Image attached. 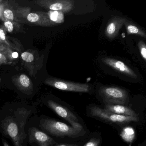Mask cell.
<instances>
[{
  "label": "cell",
  "instance_id": "cell-16",
  "mask_svg": "<svg viewBox=\"0 0 146 146\" xmlns=\"http://www.w3.org/2000/svg\"><path fill=\"white\" fill-rule=\"evenodd\" d=\"M100 143L99 138L92 137L84 146H99Z\"/></svg>",
  "mask_w": 146,
  "mask_h": 146
},
{
  "label": "cell",
  "instance_id": "cell-21",
  "mask_svg": "<svg viewBox=\"0 0 146 146\" xmlns=\"http://www.w3.org/2000/svg\"><path fill=\"white\" fill-rule=\"evenodd\" d=\"M0 39L2 40H5V35L2 29H0Z\"/></svg>",
  "mask_w": 146,
  "mask_h": 146
},
{
  "label": "cell",
  "instance_id": "cell-4",
  "mask_svg": "<svg viewBox=\"0 0 146 146\" xmlns=\"http://www.w3.org/2000/svg\"><path fill=\"white\" fill-rule=\"evenodd\" d=\"M92 116L97 117L108 122L117 124H125L138 121L137 117L123 116L111 113L99 107L94 106L90 108Z\"/></svg>",
  "mask_w": 146,
  "mask_h": 146
},
{
  "label": "cell",
  "instance_id": "cell-24",
  "mask_svg": "<svg viewBox=\"0 0 146 146\" xmlns=\"http://www.w3.org/2000/svg\"><path fill=\"white\" fill-rule=\"evenodd\" d=\"M3 144H4V146H10L9 145V144L7 143V142L5 141H3Z\"/></svg>",
  "mask_w": 146,
  "mask_h": 146
},
{
  "label": "cell",
  "instance_id": "cell-22",
  "mask_svg": "<svg viewBox=\"0 0 146 146\" xmlns=\"http://www.w3.org/2000/svg\"><path fill=\"white\" fill-rule=\"evenodd\" d=\"M57 146H79L77 144H63L58 145Z\"/></svg>",
  "mask_w": 146,
  "mask_h": 146
},
{
  "label": "cell",
  "instance_id": "cell-7",
  "mask_svg": "<svg viewBox=\"0 0 146 146\" xmlns=\"http://www.w3.org/2000/svg\"><path fill=\"white\" fill-rule=\"evenodd\" d=\"M53 86L60 90L72 92L87 93L90 90L88 84L60 80H56L53 82Z\"/></svg>",
  "mask_w": 146,
  "mask_h": 146
},
{
  "label": "cell",
  "instance_id": "cell-25",
  "mask_svg": "<svg viewBox=\"0 0 146 146\" xmlns=\"http://www.w3.org/2000/svg\"><path fill=\"white\" fill-rule=\"evenodd\" d=\"M1 57H2V54L0 53V60L1 59Z\"/></svg>",
  "mask_w": 146,
  "mask_h": 146
},
{
  "label": "cell",
  "instance_id": "cell-19",
  "mask_svg": "<svg viewBox=\"0 0 146 146\" xmlns=\"http://www.w3.org/2000/svg\"><path fill=\"white\" fill-rule=\"evenodd\" d=\"M4 16L5 18L9 21H12L14 19V15L13 13L11 10H6L4 12Z\"/></svg>",
  "mask_w": 146,
  "mask_h": 146
},
{
  "label": "cell",
  "instance_id": "cell-23",
  "mask_svg": "<svg viewBox=\"0 0 146 146\" xmlns=\"http://www.w3.org/2000/svg\"><path fill=\"white\" fill-rule=\"evenodd\" d=\"M19 54L17 52H14L12 54V56L13 58H17L18 57Z\"/></svg>",
  "mask_w": 146,
  "mask_h": 146
},
{
  "label": "cell",
  "instance_id": "cell-2",
  "mask_svg": "<svg viewBox=\"0 0 146 146\" xmlns=\"http://www.w3.org/2000/svg\"><path fill=\"white\" fill-rule=\"evenodd\" d=\"M40 126L44 130L57 137H77L84 135L82 131L54 119H46L40 121Z\"/></svg>",
  "mask_w": 146,
  "mask_h": 146
},
{
  "label": "cell",
  "instance_id": "cell-10",
  "mask_svg": "<svg viewBox=\"0 0 146 146\" xmlns=\"http://www.w3.org/2000/svg\"><path fill=\"white\" fill-rule=\"evenodd\" d=\"M104 110L109 112L123 116L137 117V113L130 108L123 105H106Z\"/></svg>",
  "mask_w": 146,
  "mask_h": 146
},
{
  "label": "cell",
  "instance_id": "cell-8",
  "mask_svg": "<svg viewBox=\"0 0 146 146\" xmlns=\"http://www.w3.org/2000/svg\"><path fill=\"white\" fill-rule=\"evenodd\" d=\"M102 60L107 65L122 74L135 79L137 78L135 72L122 61L110 58H103Z\"/></svg>",
  "mask_w": 146,
  "mask_h": 146
},
{
  "label": "cell",
  "instance_id": "cell-3",
  "mask_svg": "<svg viewBox=\"0 0 146 146\" xmlns=\"http://www.w3.org/2000/svg\"><path fill=\"white\" fill-rule=\"evenodd\" d=\"M99 93L107 105L123 106L126 104L128 100L127 91L118 87H101Z\"/></svg>",
  "mask_w": 146,
  "mask_h": 146
},
{
  "label": "cell",
  "instance_id": "cell-17",
  "mask_svg": "<svg viewBox=\"0 0 146 146\" xmlns=\"http://www.w3.org/2000/svg\"><path fill=\"white\" fill-rule=\"evenodd\" d=\"M22 58L23 60L27 62H31L34 59V56L32 54L28 52H25L22 54Z\"/></svg>",
  "mask_w": 146,
  "mask_h": 146
},
{
  "label": "cell",
  "instance_id": "cell-6",
  "mask_svg": "<svg viewBox=\"0 0 146 146\" xmlns=\"http://www.w3.org/2000/svg\"><path fill=\"white\" fill-rule=\"evenodd\" d=\"M127 19L119 16H114L108 22L105 29V35L108 39L112 40L117 37L121 28L124 25Z\"/></svg>",
  "mask_w": 146,
  "mask_h": 146
},
{
  "label": "cell",
  "instance_id": "cell-12",
  "mask_svg": "<svg viewBox=\"0 0 146 146\" xmlns=\"http://www.w3.org/2000/svg\"><path fill=\"white\" fill-rule=\"evenodd\" d=\"M120 136L125 141L131 143L135 136V130L130 126L125 127L121 131Z\"/></svg>",
  "mask_w": 146,
  "mask_h": 146
},
{
  "label": "cell",
  "instance_id": "cell-18",
  "mask_svg": "<svg viewBox=\"0 0 146 146\" xmlns=\"http://www.w3.org/2000/svg\"><path fill=\"white\" fill-rule=\"evenodd\" d=\"M28 21L31 23H35L39 20V17L37 14L35 13H31L28 15L27 17Z\"/></svg>",
  "mask_w": 146,
  "mask_h": 146
},
{
  "label": "cell",
  "instance_id": "cell-11",
  "mask_svg": "<svg viewBox=\"0 0 146 146\" xmlns=\"http://www.w3.org/2000/svg\"><path fill=\"white\" fill-rule=\"evenodd\" d=\"M124 25L128 35H136L146 39V33L134 23L127 20Z\"/></svg>",
  "mask_w": 146,
  "mask_h": 146
},
{
  "label": "cell",
  "instance_id": "cell-9",
  "mask_svg": "<svg viewBox=\"0 0 146 146\" xmlns=\"http://www.w3.org/2000/svg\"><path fill=\"white\" fill-rule=\"evenodd\" d=\"M29 135L30 141L36 143L39 146H50L55 143L52 137L35 127L30 128Z\"/></svg>",
  "mask_w": 146,
  "mask_h": 146
},
{
  "label": "cell",
  "instance_id": "cell-13",
  "mask_svg": "<svg viewBox=\"0 0 146 146\" xmlns=\"http://www.w3.org/2000/svg\"><path fill=\"white\" fill-rule=\"evenodd\" d=\"M49 17L51 21L57 23H61L64 21V16L62 12L58 11L50 12Z\"/></svg>",
  "mask_w": 146,
  "mask_h": 146
},
{
  "label": "cell",
  "instance_id": "cell-14",
  "mask_svg": "<svg viewBox=\"0 0 146 146\" xmlns=\"http://www.w3.org/2000/svg\"><path fill=\"white\" fill-rule=\"evenodd\" d=\"M138 47L140 53L144 61H146V45L145 42L141 40L138 42Z\"/></svg>",
  "mask_w": 146,
  "mask_h": 146
},
{
  "label": "cell",
  "instance_id": "cell-5",
  "mask_svg": "<svg viewBox=\"0 0 146 146\" xmlns=\"http://www.w3.org/2000/svg\"><path fill=\"white\" fill-rule=\"evenodd\" d=\"M48 106L54 111L61 117L65 119L71 125L72 127L81 130H83V126L79 123V120L76 116L67 108L52 101H48Z\"/></svg>",
  "mask_w": 146,
  "mask_h": 146
},
{
  "label": "cell",
  "instance_id": "cell-15",
  "mask_svg": "<svg viewBox=\"0 0 146 146\" xmlns=\"http://www.w3.org/2000/svg\"><path fill=\"white\" fill-rule=\"evenodd\" d=\"M20 82L23 87L28 88L30 84L29 79L25 75H22L20 76Z\"/></svg>",
  "mask_w": 146,
  "mask_h": 146
},
{
  "label": "cell",
  "instance_id": "cell-1",
  "mask_svg": "<svg viewBox=\"0 0 146 146\" xmlns=\"http://www.w3.org/2000/svg\"><path fill=\"white\" fill-rule=\"evenodd\" d=\"M20 109L15 113L13 116H8L2 121L1 127L4 132L12 140L15 146H22L25 134L24 128L25 120L19 119Z\"/></svg>",
  "mask_w": 146,
  "mask_h": 146
},
{
  "label": "cell",
  "instance_id": "cell-20",
  "mask_svg": "<svg viewBox=\"0 0 146 146\" xmlns=\"http://www.w3.org/2000/svg\"><path fill=\"white\" fill-rule=\"evenodd\" d=\"M5 25L6 28L7 29L8 32H12L13 29V25L11 21H8L5 22Z\"/></svg>",
  "mask_w": 146,
  "mask_h": 146
}]
</instances>
